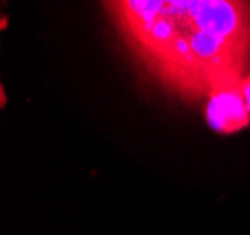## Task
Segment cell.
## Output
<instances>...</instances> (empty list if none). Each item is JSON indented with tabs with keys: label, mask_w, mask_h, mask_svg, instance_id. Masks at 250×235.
<instances>
[{
	"label": "cell",
	"mask_w": 250,
	"mask_h": 235,
	"mask_svg": "<svg viewBox=\"0 0 250 235\" xmlns=\"http://www.w3.org/2000/svg\"><path fill=\"white\" fill-rule=\"evenodd\" d=\"M140 67L185 101L250 75V0H103Z\"/></svg>",
	"instance_id": "6da1fadb"
},
{
	"label": "cell",
	"mask_w": 250,
	"mask_h": 235,
	"mask_svg": "<svg viewBox=\"0 0 250 235\" xmlns=\"http://www.w3.org/2000/svg\"><path fill=\"white\" fill-rule=\"evenodd\" d=\"M241 82L222 84L208 93L204 118L215 133L231 134L250 125V114L243 97Z\"/></svg>",
	"instance_id": "7a4b0ae2"
},
{
	"label": "cell",
	"mask_w": 250,
	"mask_h": 235,
	"mask_svg": "<svg viewBox=\"0 0 250 235\" xmlns=\"http://www.w3.org/2000/svg\"><path fill=\"white\" fill-rule=\"evenodd\" d=\"M241 88H243V97H245V103H247V108H249V114H250V75L243 79Z\"/></svg>",
	"instance_id": "3957f363"
}]
</instances>
